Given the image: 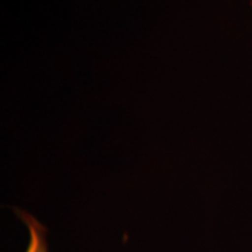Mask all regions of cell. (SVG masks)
<instances>
[{
  "label": "cell",
  "mask_w": 252,
  "mask_h": 252,
  "mask_svg": "<svg viewBox=\"0 0 252 252\" xmlns=\"http://www.w3.org/2000/svg\"><path fill=\"white\" fill-rule=\"evenodd\" d=\"M21 220L26 223L30 233V243L26 252H48V240H46V228L41 224L35 217L26 212L18 210Z\"/></svg>",
  "instance_id": "6da1fadb"
},
{
  "label": "cell",
  "mask_w": 252,
  "mask_h": 252,
  "mask_svg": "<svg viewBox=\"0 0 252 252\" xmlns=\"http://www.w3.org/2000/svg\"><path fill=\"white\" fill-rule=\"evenodd\" d=\"M251 4H252V0H251Z\"/></svg>",
  "instance_id": "7a4b0ae2"
}]
</instances>
